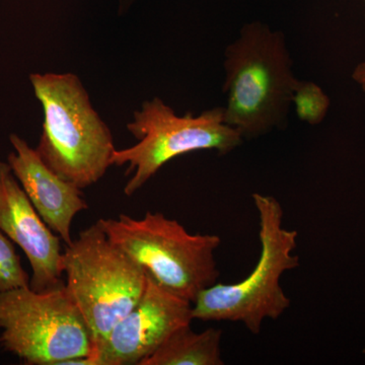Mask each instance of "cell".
Instances as JSON below:
<instances>
[{
    "instance_id": "cell-9",
    "label": "cell",
    "mask_w": 365,
    "mask_h": 365,
    "mask_svg": "<svg viewBox=\"0 0 365 365\" xmlns=\"http://www.w3.org/2000/svg\"><path fill=\"white\" fill-rule=\"evenodd\" d=\"M0 230L30 262L31 289L45 292L64 284L61 239L46 225L9 163L4 162H0Z\"/></svg>"
},
{
    "instance_id": "cell-3",
    "label": "cell",
    "mask_w": 365,
    "mask_h": 365,
    "mask_svg": "<svg viewBox=\"0 0 365 365\" xmlns=\"http://www.w3.org/2000/svg\"><path fill=\"white\" fill-rule=\"evenodd\" d=\"M258 211L261 254L248 277L232 284L215 283L202 290L193 302L194 319L242 323L252 334H259L266 319H277L290 307L281 287L280 278L299 267L294 254L297 230L282 227L283 209L272 196L254 193Z\"/></svg>"
},
{
    "instance_id": "cell-7",
    "label": "cell",
    "mask_w": 365,
    "mask_h": 365,
    "mask_svg": "<svg viewBox=\"0 0 365 365\" xmlns=\"http://www.w3.org/2000/svg\"><path fill=\"white\" fill-rule=\"evenodd\" d=\"M0 348L28 365L95 355L90 329L66 283L45 292H0Z\"/></svg>"
},
{
    "instance_id": "cell-8",
    "label": "cell",
    "mask_w": 365,
    "mask_h": 365,
    "mask_svg": "<svg viewBox=\"0 0 365 365\" xmlns=\"http://www.w3.org/2000/svg\"><path fill=\"white\" fill-rule=\"evenodd\" d=\"M143 295L97 352L100 365H141L172 334L193 321V302L162 287L146 272Z\"/></svg>"
},
{
    "instance_id": "cell-15",
    "label": "cell",
    "mask_w": 365,
    "mask_h": 365,
    "mask_svg": "<svg viewBox=\"0 0 365 365\" xmlns=\"http://www.w3.org/2000/svg\"><path fill=\"white\" fill-rule=\"evenodd\" d=\"M134 1H135V0H119L120 11L123 13V11L131 6V4H133Z\"/></svg>"
},
{
    "instance_id": "cell-11",
    "label": "cell",
    "mask_w": 365,
    "mask_h": 365,
    "mask_svg": "<svg viewBox=\"0 0 365 365\" xmlns=\"http://www.w3.org/2000/svg\"><path fill=\"white\" fill-rule=\"evenodd\" d=\"M222 331L209 328L196 333L190 325L172 334L141 365H222Z\"/></svg>"
},
{
    "instance_id": "cell-14",
    "label": "cell",
    "mask_w": 365,
    "mask_h": 365,
    "mask_svg": "<svg viewBox=\"0 0 365 365\" xmlns=\"http://www.w3.org/2000/svg\"><path fill=\"white\" fill-rule=\"evenodd\" d=\"M351 78L365 93V60L354 67Z\"/></svg>"
},
{
    "instance_id": "cell-6",
    "label": "cell",
    "mask_w": 365,
    "mask_h": 365,
    "mask_svg": "<svg viewBox=\"0 0 365 365\" xmlns=\"http://www.w3.org/2000/svg\"><path fill=\"white\" fill-rule=\"evenodd\" d=\"M127 129L138 143L115 150L112 157V165H127L126 175L133 173L124 187L127 196L135 194L165 163L180 155L199 150L227 155L244 143L241 134L225 122V108L181 116L160 98L143 102Z\"/></svg>"
},
{
    "instance_id": "cell-16",
    "label": "cell",
    "mask_w": 365,
    "mask_h": 365,
    "mask_svg": "<svg viewBox=\"0 0 365 365\" xmlns=\"http://www.w3.org/2000/svg\"><path fill=\"white\" fill-rule=\"evenodd\" d=\"M362 1H364V6H365V0H362ZM364 16H365V14H364Z\"/></svg>"
},
{
    "instance_id": "cell-12",
    "label": "cell",
    "mask_w": 365,
    "mask_h": 365,
    "mask_svg": "<svg viewBox=\"0 0 365 365\" xmlns=\"http://www.w3.org/2000/svg\"><path fill=\"white\" fill-rule=\"evenodd\" d=\"M292 105L299 120L316 126L325 120L331 100L318 83L299 79L294 91Z\"/></svg>"
},
{
    "instance_id": "cell-2",
    "label": "cell",
    "mask_w": 365,
    "mask_h": 365,
    "mask_svg": "<svg viewBox=\"0 0 365 365\" xmlns=\"http://www.w3.org/2000/svg\"><path fill=\"white\" fill-rule=\"evenodd\" d=\"M30 81L44 114L38 155L55 174L79 189L97 184L112 167L116 148L81 78L47 72L32 73Z\"/></svg>"
},
{
    "instance_id": "cell-1",
    "label": "cell",
    "mask_w": 365,
    "mask_h": 365,
    "mask_svg": "<svg viewBox=\"0 0 365 365\" xmlns=\"http://www.w3.org/2000/svg\"><path fill=\"white\" fill-rule=\"evenodd\" d=\"M225 119L242 138L284 129L299 78L287 37L261 21L242 26L225 51Z\"/></svg>"
},
{
    "instance_id": "cell-13",
    "label": "cell",
    "mask_w": 365,
    "mask_h": 365,
    "mask_svg": "<svg viewBox=\"0 0 365 365\" xmlns=\"http://www.w3.org/2000/svg\"><path fill=\"white\" fill-rule=\"evenodd\" d=\"M30 279L13 242L0 230V292L29 287Z\"/></svg>"
},
{
    "instance_id": "cell-4",
    "label": "cell",
    "mask_w": 365,
    "mask_h": 365,
    "mask_svg": "<svg viewBox=\"0 0 365 365\" xmlns=\"http://www.w3.org/2000/svg\"><path fill=\"white\" fill-rule=\"evenodd\" d=\"M97 222L110 241L158 283L184 299L193 302L217 282L220 273L215 256L222 244L218 235L190 234L177 220L150 211L139 220L122 213Z\"/></svg>"
},
{
    "instance_id": "cell-10",
    "label": "cell",
    "mask_w": 365,
    "mask_h": 365,
    "mask_svg": "<svg viewBox=\"0 0 365 365\" xmlns=\"http://www.w3.org/2000/svg\"><path fill=\"white\" fill-rule=\"evenodd\" d=\"M14 150L7 163L46 225L64 244L72 242L74 217L88 209L81 189L55 174L25 139L9 136Z\"/></svg>"
},
{
    "instance_id": "cell-5",
    "label": "cell",
    "mask_w": 365,
    "mask_h": 365,
    "mask_svg": "<svg viewBox=\"0 0 365 365\" xmlns=\"http://www.w3.org/2000/svg\"><path fill=\"white\" fill-rule=\"evenodd\" d=\"M66 287L90 329L96 352L144 292L143 266L110 241L98 222L66 245Z\"/></svg>"
}]
</instances>
